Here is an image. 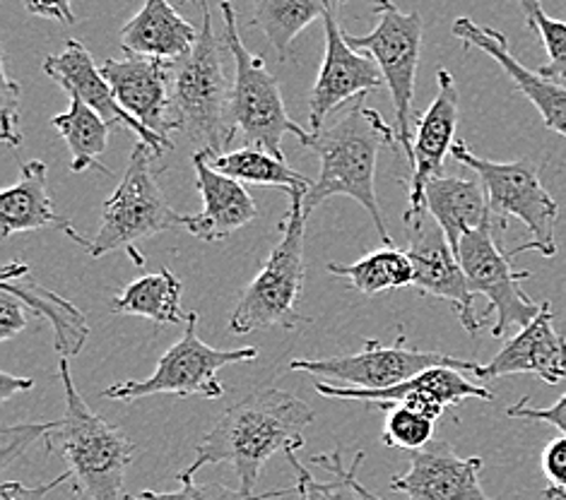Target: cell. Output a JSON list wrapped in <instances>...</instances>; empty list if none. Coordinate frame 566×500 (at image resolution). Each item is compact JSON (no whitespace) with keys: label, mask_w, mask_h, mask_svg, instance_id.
<instances>
[{"label":"cell","mask_w":566,"mask_h":500,"mask_svg":"<svg viewBox=\"0 0 566 500\" xmlns=\"http://www.w3.org/2000/svg\"><path fill=\"white\" fill-rule=\"evenodd\" d=\"M224 20V46L234 58V89H232V124L244 135L247 145L285 159L282 138L294 135L304 147L312 130H304L290 118L277 77L268 71L263 56L251 53L239 36L237 10L229 0L220 3Z\"/></svg>","instance_id":"cell-8"},{"label":"cell","mask_w":566,"mask_h":500,"mask_svg":"<svg viewBox=\"0 0 566 500\" xmlns=\"http://www.w3.org/2000/svg\"><path fill=\"white\" fill-rule=\"evenodd\" d=\"M39 228H59L80 246L87 248L90 238L75 232L69 217L59 212L49 191V169L44 161L32 159L22 164L15 185L0 193V236L39 232Z\"/></svg>","instance_id":"cell-23"},{"label":"cell","mask_w":566,"mask_h":500,"mask_svg":"<svg viewBox=\"0 0 566 500\" xmlns=\"http://www.w3.org/2000/svg\"><path fill=\"white\" fill-rule=\"evenodd\" d=\"M0 289H8L20 296L32 313L49 322L53 334H56L53 337V347H56L61 357L71 359L83 351L90 337L85 313L56 291H49L46 287H42L24 263L12 260L0 269Z\"/></svg>","instance_id":"cell-24"},{"label":"cell","mask_w":566,"mask_h":500,"mask_svg":"<svg viewBox=\"0 0 566 500\" xmlns=\"http://www.w3.org/2000/svg\"><path fill=\"white\" fill-rule=\"evenodd\" d=\"M518 6H521V10H523V15H525V22H528V26H531L533 20L537 18V12L543 10V8H541V0H518Z\"/></svg>","instance_id":"cell-45"},{"label":"cell","mask_w":566,"mask_h":500,"mask_svg":"<svg viewBox=\"0 0 566 500\" xmlns=\"http://www.w3.org/2000/svg\"><path fill=\"white\" fill-rule=\"evenodd\" d=\"M155 157L157 152L143 140L133 147L130 161L116 191L104 202L99 232L90 238V246L85 248L92 258L128 251L133 260L145 265V258L138 253V243L171 232L174 226H184L186 214L174 212L169 200L161 193L153 169Z\"/></svg>","instance_id":"cell-7"},{"label":"cell","mask_w":566,"mask_h":500,"mask_svg":"<svg viewBox=\"0 0 566 500\" xmlns=\"http://www.w3.org/2000/svg\"><path fill=\"white\" fill-rule=\"evenodd\" d=\"M343 3L345 0H333L326 15H323L326 53H323V65L312 94H308V126H312V132L321 130L326 118L333 111H338L343 104L386 85L381 67L374 56H359L357 49L347 44L338 22Z\"/></svg>","instance_id":"cell-13"},{"label":"cell","mask_w":566,"mask_h":500,"mask_svg":"<svg viewBox=\"0 0 566 500\" xmlns=\"http://www.w3.org/2000/svg\"><path fill=\"white\" fill-rule=\"evenodd\" d=\"M531 373L547 385H559L566 377V337L555 328V313L545 301L528 326L499 349V354L480 366V381L492 377Z\"/></svg>","instance_id":"cell-21"},{"label":"cell","mask_w":566,"mask_h":500,"mask_svg":"<svg viewBox=\"0 0 566 500\" xmlns=\"http://www.w3.org/2000/svg\"><path fill=\"white\" fill-rule=\"evenodd\" d=\"M42 71L59 87L69 92L71 97L85 102L90 109L97 111L109 126L120 124V126L130 128L138 135V140L153 147L157 157L171 150V145H167L157 132L145 128L136 116L124 109V104L118 102L114 87L109 85V79L104 77L102 67H97V63H94V58H92V53L83 44H80L77 39H71L59 56H46L42 63Z\"/></svg>","instance_id":"cell-18"},{"label":"cell","mask_w":566,"mask_h":500,"mask_svg":"<svg viewBox=\"0 0 566 500\" xmlns=\"http://www.w3.org/2000/svg\"><path fill=\"white\" fill-rule=\"evenodd\" d=\"M431 366H453L458 371H470L475 375L480 371V363L475 361L455 359L449 354H441V351L410 349L406 332H398L394 344L369 340L361 351L349 357L290 361V371H304L308 375H314L316 381L367 390L398 385Z\"/></svg>","instance_id":"cell-11"},{"label":"cell","mask_w":566,"mask_h":500,"mask_svg":"<svg viewBox=\"0 0 566 500\" xmlns=\"http://www.w3.org/2000/svg\"><path fill=\"white\" fill-rule=\"evenodd\" d=\"M531 30L543 39V46L547 51V63L537 67V73L566 83V20H555L545 15V10H541Z\"/></svg>","instance_id":"cell-35"},{"label":"cell","mask_w":566,"mask_h":500,"mask_svg":"<svg viewBox=\"0 0 566 500\" xmlns=\"http://www.w3.org/2000/svg\"><path fill=\"white\" fill-rule=\"evenodd\" d=\"M314 409L285 390L263 387L224 409L196 445V457L181 475L193 479L208 465H229L244 491H253L263 465L275 453L304 448V428L314 424Z\"/></svg>","instance_id":"cell-1"},{"label":"cell","mask_w":566,"mask_h":500,"mask_svg":"<svg viewBox=\"0 0 566 500\" xmlns=\"http://www.w3.org/2000/svg\"><path fill=\"white\" fill-rule=\"evenodd\" d=\"M506 416L523 418V422H543V424L555 426L559 434L566 436V392L555 404H552V407H545V409L531 407L528 397H525L518 404H514V407H509Z\"/></svg>","instance_id":"cell-39"},{"label":"cell","mask_w":566,"mask_h":500,"mask_svg":"<svg viewBox=\"0 0 566 500\" xmlns=\"http://www.w3.org/2000/svg\"><path fill=\"white\" fill-rule=\"evenodd\" d=\"M292 469L296 471V498L300 500H364L353 483V475L349 467L343 462L340 450L331 455H314L308 462L326 469L333 475L331 481H316L308 469L296 457V448L285 450Z\"/></svg>","instance_id":"cell-32"},{"label":"cell","mask_w":566,"mask_h":500,"mask_svg":"<svg viewBox=\"0 0 566 500\" xmlns=\"http://www.w3.org/2000/svg\"><path fill=\"white\" fill-rule=\"evenodd\" d=\"M174 63L177 61L138 56V53H126V58H106L102 63V73L109 79L124 109L171 147L169 135L177 132L171 118Z\"/></svg>","instance_id":"cell-17"},{"label":"cell","mask_w":566,"mask_h":500,"mask_svg":"<svg viewBox=\"0 0 566 500\" xmlns=\"http://www.w3.org/2000/svg\"><path fill=\"white\" fill-rule=\"evenodd\" d=\"M51 126L61 132V138L69 145L73 173L97 167L102 173L112 175V171L99 161L106 142H109V124L97 111L90 109L85 102L71 97L69 111L53 116Z\"/></svg>","instance_id":"cell-29"},{"label":"cell","mask_w":566,"mask_h":500,"mask_svg":"<svg viewBox=\"0 0 566 500\" xmlns=\"http://www.w3.org/2000/svg\"><path fill=\"white\" fill-rule=\"evenodd\" d=\"M451 157L458 164L473 171L484 193H488L490 212L496 234H502L509 217H516L531 232V241L509 251L511 258H518L525 251H537L545 258L557 255L555 228L559 220L557 200L547 193L541 181V169L531 159L492 161L470 152L465 140H455Z\"/></svg>","instance_id":"cell-6"},{"label":"cell","mask_w":566,"mask_h":500,"mask_svg":"<svg viewBox=\"0 0 566 500\" xmlns=\"http://www.w3.org/2000/svg\"><path fill=\"white\" fill-rule=\"evenodd\" d=\"M458 258H461L470 287H473L478 296H484L490 301V310L496 313V322L492 328L496 340L506 337L511 328H525L541 313L543 304H535L521 289V281L531 279V273L528 269L511 267L514 258L504 253L492 217L484 220L478 228L461 238Z\"/></svg>","instance_id":"cell-12"},{"label":"cell","mask_w":566,"mask_h":500,"mask_svg":"<svg viewBox=\"0 0 566 500\" xmlns=\"http://www.w3.org/2000/svg\"><path fill=\"white\" fill-rule=\"evenodd\" d=\"M71 479H73V471L65 469L61 477L51 479L42 486H34V489H30V486H22L18 481H6L3 486H0V500H44L53 489H59L63 481H71Z\"/></svg>","instance_id":"cell-41"},{"label":"cell","mask_w":566,"mask_h":500,"mask_svg":"<svg viewBox=\"0 0 566 500\" xmlns=\"http://www.w3.org/2000/svg\"><path fill=\"white\" fill-rule=\"evenodd\" d=\"M203 24L196 46L174 63L171 118L177 132L196 145V152L222 155L234 140L232 89L222 63V44L214 34L208 0H200Z\"/></svg>","instance_id":"cell-4"},{"label":"cell","mask_w":566,"mask_h":500,"mask_svg":"<svg viewBox=\"0 0 566 500\" xmlns=\"http://www.w3.org/2000/svg\"><path fill=\"white\" fill-rule=\"evenodd\" d=\"M408 255L415 265L412 289L431 299L447 301L465 332L478 334L484 322V318L475 313L478 294L470 287L461 258L451 248L443 228L431 214L408 224Z\"/></svg>","instance_id":"cell-14"},{"label":"cell","mask_w":566,"mask_h":500,"mask_svg":"<svg viewBox=\"0 0 566 500\" xmlns=\"http://www.w3.org/2000/svg\"><path fill=\"white\" fill-rule=\"evenodd\" d=\"M333 0H253V24L265 34L280 61H287L294 39L323 20Z\"/></svg>","instance_id":"cell-31"},{"label":"cell","mask_w":566,"mask_h":500,"mask_svg":"<svg viewBox=\"0 0 566 500\" xmlns=\"http://www.w3.org/2000/svg\"><path fill=\"white\" fill-rule=\"evenodd\" d=\"M24 8L36 18H46V20L63 22V24L75 22L73 0H24Z\"/></svg>","instance_id":"cell-42"},{"label":"cell","mask_w":566,"mask_h":500,"mask_svg":"<svg viewBox=\"0 0 566 500\" xmlns=\"http://www.w3.org/2000/svg\"><path fill=\"white\" fill-rule=\"evenodd\" d=\"M439 92L429 109L417 118V130L412 138L410 164V183H408V210L402 214V222L412 224L427 214L424 191L429 181L443 175V164L455 145L458 130V111H461V99H458V87L453 75L447 67L437 71Z\"/></svg>","instance_id":"cell-15"},{"label":"cell","mask_w":566,"mask_h":500,"mask_svg":"<svg viewBox=\"0 0 566 500\" xmlns=\"http://www.w3.org/2000/svg\"><path fill=\"white\" fill-rule=\"evenodd\" d=\"M361 462H364V453H357V457L353 459V462H349V475H353V483H355V489L359 491V496H361L364 500H374V498H371V491L357 479V471H359Z\"/></svg>","instance_id":"cell-44"},{"label":"cell","mask_w":566,"mask_h":500,"mask_svg":"<svg viewBox=\"0 0 566 500\" xmlns=\"http://www.w3.org/2000/svg\"><path fill=\"white\" fill-rule=\"evenodd\" d=\"M294 489H280V491H265V493H253L239 489H229L224 483H196L193 479H181V489L171 493H155V491H143L138 496H126L124 500H273L290 496Z\"/></svg>","instance_id":"cell-34"},{"label":"cell","mask_w":566,"mask_h":500,"mask_svg":"<svg viewBox=\"0 0 566 500\" xmlns=\"http://www.w3.org/2000/svg\"><path fill=\"white\" fill-rule=\"evenodd\" d=\"M434 428L437 418L429 414L408 407V404H394V407L386 409V424L381 440L388 448L398 450H422L434 440Z\"/></svg>","instance_id":"cell-33"},{"label":"cell","mask_w":566,"mask_h":500,"mask_svg":"<svg viewBox=\"0 0 566 500\" xmlns=\"http://www.w3.org/2000/svg\"><path fill=\"white\" fill-rule=\"evenodd\" d=\"M287 217L280 224V241L271 251L263 269L249 284L241 296L232 318L229 334H249L255 330L285 328L294 330L312 322L296 308L304 291L306 263H304V236L308 212L304 208L306 188H292Z\"/></svg>","instance_id":"cell-5"},{"label":"cell","mask_w":566,"mask_h":500,"mask_svg":"<svg viewBox=\"0 0 566 500\" xmlns=\"http://www.w3.org/2000/svg\"><path fill=\"white\" fill-rule=\"evenodd\" d=\"M482 457H461L451 443L431 440L415 450L408 475L390 479V489L408 500H492L482 491Z\"/></svg>","instance_id":"cell-19"},{"label":"cell","mask_w":566,"mask_h":500,"mask_svg":"<svg viewBox=\"0 0 566 500\" xmlns=\"http://www.w3.org/2000/svg\"><path fill=\"white\" fill-rule=\"evenodd\" d=\"M200 30L184 20L169 0H145L136 12L120 26V49L138 56H157L179 61L198 42Z\"/></svg>","instance_id":"cell-25"},{"label":"cell","mask_w":566,"mask_h":500,"mask_svg":"<svg viewBox=\"0 0 566 500\" xmlns=\"http://www.w3.org/2000/svg\"><path fill=\"white\" fill-rule=\"evenodd\" d=\"M296 500H300V498H296Z\"/></svg>","instance_id":"cell-48"},{"label":"cell","mask_w":566,"mask_h":500,"mask_svg":"<svg viewBox=\"0 0 566 500\" xmlns=\"http://www.w3.org/2000/svg\"><path fill=\"white\" fill-rule=\"evenodd\" d=\"M545 500H566V491L557 489V486H547V489H545Z\"/></svg>","instance_id":"cell-46"},{"label":"cell","mask_w":566,"mask_h":500,"mask_svg":"<svg viewBox=\"0 0 566 500\" xmlns=\"http://www.w3.org/2000/svg\"><path fill=\"white\" fill-rule=\"evenodd\" d=\"M198 313H186V328L181 340L167 349V354L157 361L155 373L147 381H126L104 390L106 400L133 402L153 395H177V397H206L220 400L224 387L218 373L232 363L253 361L259 357L255 347L218 349L198 337Z\"/></svg>","instance_id":"cell-9"},{"label":"cell","mask_w":566,"mask_h":500,"mask_svg":"<svg viewBox=\"0 0 566 500\" xmlns=\"http://www.w3.org/2000/svg\"><path fill=\"white\" fill-rule=\"evenodd\" d=\"M424 205L427 214H431L443 228L455 255L461 248V238L492 217L488 193H484L480 179L439 175L427 185Z\"/></svg>","instance_id":"cell-26"},{"label":"cell","mask_w":566,"mask_h":500,"mask_svg":"<svg viewBox=\"0 0 566 500\" xmlns=\"http://www.w3.org/2000/svg\"><path fill=\"white\" fill-rule=\"evenodd\" d=\"M59 377L65 392V414L61 422H51L46 430V453H59L69 462L75 496L87 500H124L120 489L136 457V445L90 409L65 357L59 361Z\"/></svg>","instance_id":"cell-3"},{"label":"cell","mask_w":566,"mask_h":500,"mask_svg":"<svg viewBox=\"0 0 566 500\" xmlns=\"http://www.w3.org/2000/svg\"><path fill=\"white\" fill-rule=\"evenodd\" d=\"M376 26L374 32L364 36L345 34L347 44L357 51H367L379 63L386 87L390 92L396 111V138L406 150V157L412 155V120H415V83L417 67L422 56V34L424 22L420 12H402L394 0H376L374 3Z\"/></svg>","instance_id":"cell-10"},{"label":"cell","mask_w":566,"mask_h":500,"mask_svg":"<svg viewBox=\"0 0 566 500\" xmlns=\"http://www.w3.org/2000/svg\"><path fill=\"white\" fill-rule=\"evenodd\" d=\"M34 381L32 377H20V375H12L8 371H0V402H10L12 395H20V392L32 390Z\"/></svg>","instance_id":"cell-43"},{"label":"cell","mask_w":566,"mask_h":500,"mask_svg":"<svg viewBox=\"0 0 566 500\" xmlns=\"http://www.w3.org/2000/svg\"><path fill=\"white\" fill-rule=\"evenodd\" d=\"M326 269L335 277L347 279L364 296L408 289L415 281V265L408 251L396 246H384L381 251L364 255L353 265L328 263Z\"/></svg>","instance_id":"cell-28"},{"label":"cell","mask_w":566,"mask_h":500,"mask_svg":"<svg viewBox=\"0 0 566 500\" xmlns=\"http://www.w3.org/2000/svg\"><path fill=\"white\" fill-rule=\"evenodd\" d=\"M453 34L461 39L463 46H475L482 53H488L492 61L502 65V71L511 77V83L528 99L537 114L543 116V124L566 138V85L559 79H549L541 73H533L525 67L514 53L509 51V42L502 32L492 26H480L470 18H458L453 22Z\"/></svg>","instance_id":"cell-20"},{"label":"cell","mask_w":566,"mask_h":500,"mask_svg":"<svg viewBox=\"0 0 566 500\" xmlns=\"http://www.w3.org/2000/svg\"><path fill=\"white\" fill-rule=\"evenodd\" d=\"M316 392L331 400H355L364 402L374 409H390L394 404H408V407L420 409L431 418H439L447 407H458L465 400H484L492 402V390L470 383L463 377V371L453 366H431L422 373H417L408 381L398 385L367 390V387H347V385H328L316 381Z\"/></svg>","instance_id":"cell-16"},{"label":"cell","mask_w":566,"mask_h":500,"mask_svg":"<svg viewBox=\"0 0 566 500\" xmlns=\"http://www.w3.org/2000/svg\"><path fill=\"white\" fill-rule=\"evenodd\" d=\"M27 304L8 289H0V342H10L20 334L30 318H27Z\"/></svg>","instance_id":"cell-38"},{"label":"cell","mask_w":566,"mask_h":500,"mask_svg":"<svg viewBox=\"0 0 566 500\" xmlns=\"http://www.w3.org/2000/svg\"><path fill=\"white\" fill-rule=\"evenodd\" d=\"M51 422H24V424H6L0 430V467H10L20 455L32 448L34 443L46 438Z\"/></svg>","instance_id":"cell-37"},{"label":"cell","mask_w":566,"mask_h":500,"mask_svg":"<svg viewBox=\"0 0 566 500\" xmlns=\"http://www.w3.org/2000/svg\"><path fill=\"white\" fill-rule=\"evenodd\" d=\"M396 142V128H390L379 111L364 104H357L335 124L312 132L306 147L318 155L321 169L304 195L306 212L312 214L335 195L353 198L367 210L384 246H396L374 185L379 152Z\"/></svg>","instance_id":"cell-2"},{"label":"cell","mask_w":566,"mask_h":500,"mask_svg":"<svg viewBox=\"0 0 566 500\" xmlns=\"http://www.w3.org/2000/svg\"><path fill=\"white\" fill-rule=\"evenodd\" d=\"M543 471L549 481V486L566 491V436L549 440L547 448L543 450Z\"/></svg>","instance_id":"cell-40"},{"label":"cell","mask_w":566,"mask_h":500,"mask_svg":"<svg viewBox=\"0 0 566 500\" xmlns=\"http://www.w3.org/2000/svg\"><path fill=\"white\" fill-rule=\"evenodd\" d=\"M112 310L118 316L153 320L155 326H179L186 322L181 310V281L169 267H161L155 275L130 281L112 301Z\"/></svg>","instance_id":"cell-27"},{"label":"cell","mask_w":566,"mask_h":500,"mask_svg":"<svg viewBox=\"0 0 566 500\" xmlns=\"http://www.w3.org/2000/svg\"><path fill=\"white\" fill-rule=\"evenodd\" d=\"M191 161L196 171V188L203 198V210L191 214V217H184V228L188 234L200 241L218 243L253 220H259V208H255V200L244 183L214 171L203 152H193Z\"/></svg>","instance_id":"cell-22"},{"label":"cell","mask_w":566,"mask_h":500,"mask_svg":"<svg viewBox=\"0 0 566 500\" xmlns=\"http://www.w3.org/2000/svg\"><path fill=\"white\" fill-rule=\"evenodd\" d=\"M206 155V152H203ZM208 164L232 175V179L251 185H275L282 191H292V188H312V179L292 169L285 159H280L271 152L259 150V147H241V150H227L222 155H206Z\"/></svg>","instance_id":"cell-30"},{"label":"cell","mask_w":566,"mask_h":500,"mask_svg":"<svg viewBox=\"0 0 566 500\" xmlns=\"http://www.w3.org/2000/svg\"><path fill=\"white\" fill-rule=\"evenodd\" d=\"M371 498H374V500H381V498H379V496H374V493H371Z\"/></svg>","instance_id":"cell-47"},{"label":"cell","mask_w":566,"mask_h":500,"mask_svg":"<svg viewBox=\"0 0 566 500\" xmlns=\"http://www.w3.org/2000/svg\"><path fill=\"white\" fill-rule=\"evenodd\" d=\"M20 85L8 75L6 61H0V140L8 147L22 145L20 132Z\"/></svg>","instance_id":"cell-36"}]
</instances>
